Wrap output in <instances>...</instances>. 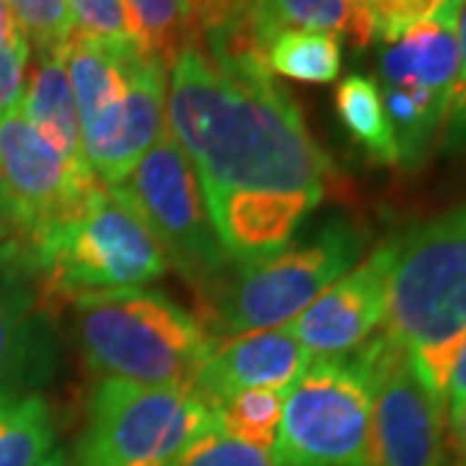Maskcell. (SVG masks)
Segmentation results:
<instances>
[{
  "instance_id": "cell-1",
  "label": "cell",
  "mask_w": 466,
  "mask_h": 466,
  "mask_svg": "<svg viewBox=\"0 0 466 466\" xmlns=\"http://www.w3.org/2000/svg\"><path fill=\"white\" fill-rule=\"evenodd\" d=\"M167 122L233 262L283 249L327 198L332 161L265 63L216 60L189 42L171 63Z\"/></svg>"
},
{
  "instance_id": "cell-2",
  "label": "cell",
  "mask_w": 466,
  "mask_h": 466,
  "mask_svg": "<svg viewBox=\"0 0 466 466\" xmlns=\"http://www.w3.org/2000/svg\"><path fill=\"white\" fill-rule=\"evenodd\" d=\"M42 306L143 288L168 269L148 228L96 182L84 202L29 238H8Z\"/></svg>"
},
{
  "instance_id": "cell-3",
  "label": "cell",
  "mask_w": 466,
  "mask_h": 466,
  "mask_svg": "<svg viewBox=\"0 0 466 466\" xmlns=\"http://www.w3.org/2000/svg\"><path fill=\"white\" fill-rule=\"evenodd\" d=\"M383 334L415 358L446 401L466 334V205L397 238Z\"/></svg>"
},
{
  "instance_id": "cell-4",
  "label": "cell",
  "mask_w": 466,
  "mask_h": 466,
  "mask_svg": "<svg viewBox=\"0 0 466 466\" xmlns=\"http://www.w3.org/2000/svg\"><path fill=\"white\" fill-rule=\"evenodd\" d=\"M73 303L86 363L104 381L195 389L213 339L177 300L158 290L127 288Z\"/></svg>"
},
{
  "instance_id": "cell-5",
  "label": "cell",
  "mask_w": 466,
  "mask_h": 466,
  "mask_svg": "<svg viewBox=\"0 0 466 466\" xmlns=\"http://www.w3.org/2000/svg\"><path fill=\"white\" fill-rule=\"evenodd\" d=\"M368 236L350 220H329L317 231L259 259L238 262L202 296L200 321L213 348L249 332L275 329L303 314L350 272Z\"/></svg>"
},
{
  "instance_id": "cell-6",
  "label": "cell",
  "mask_w": 466,
  "mask_h": 466,
  "mask_svg": "<svg viewBox=\"0 0 466 466\" xmlns=\"http://www.w3.org/2000/svg\"><path fill=\"white\" fill-rule=\"evenodd\" d=\"M370 339L342 358H314L285 391L275 466H366L373 422Z\"/></svg>"
},
{
  "instance_id": "cell-7",
  "label": "cell",
  "mask_w": 466,
  "mask_h": 466,
  "mask_svg": "<svg viewBox=\"0 0 466 466\" xmlns=\"http://www.w3.org/2000/svg\"><path fill=\"white\" fill-rule=\"evenodd\" d=\"M109 192L148 228L168 265L198 288L200 299L228 275L233 259L218 241L198 174L168 127Z\"/></svg>"
},
{
  "instance_id": "cell-8",
  "label": "cell",
  "mask_w": 466,
  "mask_h": 466,
  "mask_svg": "<svg viewBox=\"0 0 466 466\" xmlns=\"http://www.w3.org/2000/svg\"><path fill=\"white\" fill-rule=\"evenodd\" d=\"M216 425L213 407L195 389L101 381L88 404L76 466H177Z\"/></svg>"
},
{
  "instance_id": "cell-9",
  "label": "cell",
  "mask_w": 466,
  "mask_h": 466,
  "mask_svg": "<svg viewBox=\"0 0 466 466\" xmlns=\"http://www.w3.org/2000/svg\"><path fill=\"white\" fill-rule=\"evenodd\" d=\"M370 352L376 391L366 466H446L443 397L386 334L370 339Z\"/></svg>"
},
{
  "instance_id": "cell-10",
  "label": "cell",
  "mask_w": 466,
  "mask_h": 466,
  "mask_svg": "<svg viewBox=\"0 0 466 466\" xmlns=\"http://www.w3.org/2000/svg\"><path fill=\"white\" fill-rule=\"evenodd\" d=\"M0 171L16 220L14 238H29L73 213L99 182L88 164L67 158L36 133L18 104L0 112Z\"/></svg>"
},
{
  "instance_id": "cell-11",
  "label": "cell",
  "mask_w": 466,
  "mask_h": 466,
  "mask_svg": "<svg viewBox=\"0 0 466 466\" xmlns=\"http://www.w3.org/2000/svg\"><path fill=\"white\" fill-rule=\"evenodd\" d=\"M397 238L370 251L358 267L345 272L288 329L309 358H342L366 345L373 329L386 321Z\"/></svg>"
},
{
  "instance_id": "cell-12",
  "label": "cell",
  "mask_w": 466,
  "mask_h": 466,
  "mask_svg": "<svg viewBox=\"0 0 466 466\" xmlns=\"http://www.w3.org/2000/svg\"><path fill=\"white\" fill-rule=\"evenodd\" d=\"M309 363V352L300 348L288 324L241 334L213 348L195 383V391L210 407L236 391H288Z\"/></svg>"
},
{
  "instance_id": "cell-13",
  "label": "cell",
  "mask_w": 466,
  "mask_h": 466,
  "mask_svg": "<svg viewBox=\"0 0 466 466\" xmlns=\"http://www.w3.org/2000/svg\"><path fill=\"white\" fill-rule=\"evenodd\" d=\"M45 306L5 241L0 247V401L32 394L47 373Z\"/></svg>"
},
{
  "instance_id": "cell-14",
  "label": "cell",
  "mask_w": 466,
  "mask_h": 466,
  "mask_svg": "<svg viewBox=\"0 0 466 466\" xmlns=\"http://www.w3.org/2000/svg\"><path fill=\"white\" fill-rule=\"evenodd\" d=\"M63 57L81 119L84 156L91 164L115 135L130 86V67L140 55L125 57L84 34H73Z\"/></svg>"
},
{
  "instance_id": "cell-15",
  "label": "cell",
  "mask_w": 466,
  "mask_h": 466,
  "mask_svg": "<svg viewBox=\"0 0 466 466\" xmlns=\"http://www.w3.org/2000/svg\"><path fill=\"white\" fill-rule=\"evenodd\" d=\"M464 0H441L433 16L381 52V86L417 88L451 101L459 73V16Z\"/></svg>"
},
{
  "instance_id": "cell-16",
  "label": "cell",
  "mask_w": 466,
  "mask_h": 466,
  "mask_svg": "<svg viewBox=\"0 0 466 466\" xmlns=\"http://www.w3.org/2000/svg\"><path fill=\"white\" fill-rule=\"evenodd\" d=\"M168 67L140 55L130 67V86L122 104V115L106 148L88 164L101 184L122 182L135 164L148 153L156 140L167 133Z\"/></svg>"
},
{
  "instance_id": "cell-17",
  "label": "cell",
  "mask_w": 466,
  "mask_h": 466,
  "mask_svg": "<svg viewBox=\"0 0 466 466\" xmlns=\"http://www.w3.org/2000/svg\"><path fill=\"white\" fill-rule=\"evenodd\" d=\"M66 52L60 55H34L26 70V84L21 94V112L42 137L67 158L88 164L81 143V119L66 70Z\"/></svg>"
},
{
  "instance_id": "cell-18",
  "label": "cell",
  "mask_w": 466,
  "mask_h": 466,
  "mask_svg": "<svg viewBox=\"0 0 466 466\" xmlns=\"http://www.w3.org/2000/svg\"><path fill=\"white\" fill-rule=\"evenodd\" d=\"M290 29L334 34L350 39L358 50L373 42V21L366 0H265L257 16L262 52L275 34Z\"/></svg>"
},
{
  "instance_id": "cell-19",
  "label": "cell",
  "mask_w": 466,
  "mask_h": 466,
  "mask_svg": "<svg viewBox=\"0 0 466 466\" xmlns=\"http://www.w3.org/2000/svg\"><path fill=\"white\" fill-rule=\"evenodd\" d=\"M262 3L265 0H184L192 42L216 60L265 63L257 36Z\"/></svg>"
},
{
  "instance_id": "cell-20",
  "label": "cell",
  "mask_w": 466,
  "mask_h": 466,
  "mask_svg": "<svg viewBox=\"0 0 466 466\" xmlns=\"http://www.w3.org/2000/svg\"><path fill=\"white\" fill-rule=\"evenodd\" d=\"M337 116L345 127V133L363 148L373 164L381 167H400V153L394 130L383 106V96L379 84L368 76L352 73L334 94Z\"/></svg>"
},
{
  "instance_id": "cell-21",
  "label": "cell",
  "mask_w": 466,
  "mask_h": 466,
  "mask_svg": "<svg viewBox=\"0 0 466 466\" xmlns=\"http://www.w3.org/2000/svg\"><path fill=\"white\" fill-rule=\"evenodd\" d=\"M265 66L300 84H332L342 70V39L303 29L275 34L265 50Z\"/></svg>"
},
{
  "instance_id": "cell-22",
  "label": "cell",
  "mask_w": 466,
  "mask_h": 466,
  "mask_svg": "<svg viewBox=\"0 0 466 466\" xmlns=\"http://www.w3.org/2000/svg\"><path fill=\"white\" fill-rule=\"evenodd\" d=\"M55 451V420L39 394L0 401V466H39Z\"/></svg>"
},
{
  "instance_id": "cell-23",
  "label": "cell",
  "mask_w": 466,
  "mask_h": 466,
  "mask_svg": "<svg viewBox=\"0 0 466 466\" xmlns=\"http://www.w3.org/2000/svg\"><path fill=\"white\" fill-rule=\"evenodd\" d=\"M130 34L140 55L171 67L174 57L192 42L184 0H122Z\"/></svg>"
},
{
  "instance_id": "cell-24",
  "label": "cell",
  "mask_w": 466,
  "mask_h": 466,
  "mask_svg": "<svg viewBox=\"0 0 466 466\" xmlns=\"http://www.w3.org/2000/svg\"><path fill=\"white\" fill-rule=\"evenodd\" d=\"M283 400L285 391H272V389H249L223 397L213 407L218 428L247 446L269 453L280 428Z\"/></svg>"
},
{
  "instance_id": "cell-25",
  "label": "cell",
  "mask_w": 466,
  "mask_h": 466,
  "mask_svg": "<svg viewBox=\"0 0 466 466\" xmlns=\"http://www.w3.org/2000/svg\"><path fill=\"white\" fill-rule=\"evenodd\" d=\"M34 55H60L73 39L76 26L67 0H5Z\"/></svg>"
},
{
  "instance_id": "cell-26",
  "label": "cell",
  "mask_w": 466,
  "mask_h": 466,
  "mask_svg": "<svg viewBox=\"0 0 466 466\" xmlns=\"http://www.w3.org/2000/svg\"><path fill=\"white\" fill-rule=\"evenodd\" d=\"M67 8L76 34H84L125 57L140 55L122 0H67Z\"/></svg>"
},
{
  "instance_id": "cell-27",
  "label": "cell",
  "mask_w": 466,
  "mask_h": 466,
  "mask_svg": "<svg viewBox=\"0 0 466 466\" xmlns=\"http://www.w3.org/2000/svg\"><path fill=\"white\" fill-rule=\"evenodd\" d=\"M177 466H275L269 453L247 446L226 435L220 428H210L184 451Z\"/></svg>"
},
{
  "instance_id": "cell-28",
  "label": "cell",
  "mask_w": 466,
  "mask_h": 466,
  "mask_svg": "<svg viewBox=\"0 0 466 466\" xmlns=\"http://www.w3.org/2000/svg\"><path fill=\"white\" fill-rule=\"evenodd\" d=\"M370 21H373V39L383 45H394L417 24L433 16L441 0H366Z\"/></svg>"
},
{
  "instance_id": "cell-29",
  "label": "cell",
  "mask_w": 466,
  "mask_h": 466,
  "mask_svg": "<svg viewBox=\"0 0 466 466\" xmlns=\"http://www.w3.org/2000/svg\"><path fill=\"white\" fill-rule=\"evenodd\" d=\"M441 146L446 150L466 148V0L459 16V73L451 94L449 116L443 125Z\"/></svg>"
},
{
  "instance_id": "cell-30",
  "label": "cell",
  "mask_w": 466,
  "mask_h": 466,
  "mask_svg": "<svg viewBox=\"0 0 466 466\" xmlns=\"http://www.w3.org/2000/svg\"><path fill=\"white\" fill-rule=\"evenodd\" d=\"M29 57H32L29 45L0 47V112L16 106L21 101L24 84H26V70H29Z\"/></svg>"
},
{
  "instance_id": "cell-31",
  "label": "cell",
  "mask_w": 466,
  "mask_h": 466,
  "mask_svg": "<svg viewBox=\"0 0 466 466\" xmlns=\"http://www.w3.org/2000/svg\"><path fill=\"white\" fill-rule=\"evenodd\" d=\"M466 404V334L461 339V348L456 352V360L451 368L449 383H446V417H453L461 412V407Z\"/></svg>"
},
{
  "instance_id": "cell-32",
  "label": "cell",
  "mask_w": 466,
  "mask_h": 466,
  "mask_svg": "<svg viewBox=\"0 0 466 466\" xmlns=\"http://www.w3.org/2000/svg\"><path fill=\"white\" fill-rule=\"evenodd\" d=\"M451 428V451H453V466H466V404L461 412L449 420Z\"/></svg>"
},
{
  "instance_id": "cell-33",
  "label": "cell",
  "mask_w": 466,
  "mask_h": 466,
  "mask_svg": "<svg viewBox=\"0 0 466 466\" xmlns=\"http://www.w3.org/2000/svg\"><path fill=\"white\" fill-rule=\"evenodd\" d=\"M16 236V220H14V210H11V198H8V187L0 171V247Z\"/></svg>"
},
{
  "instance_id": "cell-34",
  "label": "cell",
  "mask_w": 466,
  "mask_h": 466,
  "mask_svg": "<svg viewBox=\"0 0 466 466\" xmlns=\"http://www.w3.org/2000/svg\"><path fill=\"white\" fill-rule=\"evenodd\" d=\"M14 45H26V39L18 32L16 21L8 11V3L0 0V47H14Z\"/></svg>"
},
{
  "instance_id": "cell-35",
  "label": "cell",
  "mask_w": 466,
  "mask_h": 466,
  "mask_svg": "<svg viewBox=\"0 0 466 466\" xmlns=\"http://www.w3.org/2000/svg\"><path fill=\"white\" fill-rule=\"evenodd\" d=\"M39 466H67V456L63 449H55Z\"/></svg>"
}]
</instances>
